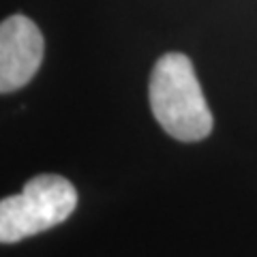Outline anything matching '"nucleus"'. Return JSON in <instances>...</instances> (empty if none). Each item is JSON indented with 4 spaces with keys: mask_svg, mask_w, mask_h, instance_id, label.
Returning a JSON list of instances; mask_svg holds the SVG:
<instances>
[{
    "mask_svg": "<svg viewBox=\"0 0 257 257\" xmlns=\"http://www.w3.org/2000/svg\"><path fill=\"white\" fill-rule=\"evenodd\" d=\"M148 96L157 122L178 142H202L212 133L214 118L189 56H161L152 69Z\"/></svg>",
    "mask_w": 257,
    "mask_h": 257,
    "instance_id": "nucleus-1",
    "label": "nucleus"
},
{
    "mask_svg": "<svg viewBox=\"0 0 257 257\" xmlns=\"http://www.w3.org/2000/svg\"><path fill=\"white\" fill-rule=\"evenodd\" d=\"M77 208V191L64 176L39 174L22 193L0 199V244H13L47 231Z\"/></svg>",
    "mask_w": 257,
    "mask_h": 257,
    "instance_id": "nucleus-2",
    "label": "nucleus"
},
{
    "mask_svg": "<svg viewBox=\"0 0 257 257\" xmlns=\"http://www.w3.org/2000/svg\"><path fill=\"white\" fill-rule=\"evenodd\" d=\"M45 41L39 26L26 15L0 22V92L24 88L43 62Z\"/></svg>",
    "mask_w": 257,
    "mask_h": 257,
    "instance_id": "nucleus-3",
    "label": "nucleus"
}]
</instances>
